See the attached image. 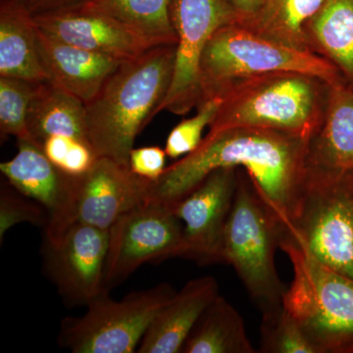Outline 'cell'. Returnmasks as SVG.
Instances as JSON below:
<instances>
[{
    "instance_id": "cell-4",
    "label": "cell",
    "mask_w": 353,
    "mask_h": 353,
    "mask_svg": "<svg viewBox=\"0 0 353 353\" xmlns=\"http://www.w3.org/2000/svg\"><path fill=\"white\" fill-rule=\"evenodd\" d=\"M280 248L294 269L285 307L318 353H353V279L325 266L289 236Z\"/></svg>"
},
{
    "instance_id": "cell-24",
    "label": "cell",
    "mask_w": 353,
    "mask_h": 353,
    "mask_svg": "<svg viewBox=\"0 0 353 353\" xmlns=\"http://www.w3.org/2000/svg\"><path fill=\"white\" fill-rule=\"evenodd\" d=\"M77 7L120 21L155 46H176L170 0H85Z\"/></svg>"
},
{
    "instance_id": "cell-16",
    "label": "cell",
    "mask_w": 353,
    "mask_h": 353,
    "mask_svg": "<svg viewBox=\"0 0 353 353\" xmlns=\"http://www.w3.org/2000/svg\"><path fill=\"white\" fill-rule=\"evenodd\" d=\"M304 181L353 182V90L331 85L322 124L308 139Z\"/></svg>"
},
{
    "instance_id": "cell-19",
    "label": "cell",
    "mask_w": 353,
    "mask_h": 353,
    "mask_svg": "<svg viewBox=\"0 0 353 353\" xmlns=\"http://www.w3.org/2000/svg\"><path fill=\"white\" fill-rule=\"evenodd\" d=\"M34 16L19 0L0 1V77L50 82L38 48Z\"/></svg>"
},
{
    "instance_id": "cell-8",
    "label": "cell",
    "mask_w": 353,
    "mask_h": 353,
    "mask_svg": "<svg viewBox=\"0 0 353 353\" xmlns=\"http://www.w3.org/2000/svg\"><path fill=\"white\" fill-rule=\"evenodd\" d=\"M287 236L325 266L353 279V182L304 181L294 229Z\"/></svg>"
},
{
    "instance_id": "cell-17",
    "label": "cell",
    "mask_w": 353,
    "mask_h": 353,
    "mask_svg": "<svg viewBox=\"0 0 353 353\" xmlns=\"http://www.w3.org/2000/svg\"><path fill=\"white\" fill-rule=\"evenodd\" d=\"M38 27V26H37ZM39 57L50 82L83 103H90L122 60L66 43L37 31Z\"/></svg>"
},
{
    "instance_id": "cell-12",
    "label": "cell",
    "mask_w": 353,
    "mask_h": 353,
    "mask_svg": "<svg viewBox=\"0 0 353 353\" xmlns=\"http://www.w3.org/2000/svg\"><path fill=\"white\" fill-rule=\"evenodd\" d=\"M0 171L16 190L38 202L48 216L44 228V245L57 243L74 220L76 182L78 176L67 175L31 141H18V152L0 164Z\"/></svg>"
},
{
    "instance_id": "cell-11",
    "label": "cell",
    "mask_w": 353,
    "mask_h": 353,
    "mask_svg": "<svg viewBox=\"0 0 353 353\" xmlns=\"http://www.w3.org/2000/svg\"><path fill=\"white\" fill-rule=\"evenodd\" d=\"M238 181L239 168L218 169L172 208L183 223L185 259L222 263L223 236Z\"/></svg>"
},
{
    "instance_id": "cell-29",
    "label": "cell",
    "mask_w": 353,
    "mask_h": 353,
    "mask_svg": "<svg viewBox=\"0 0 353 353\" xmlns=\"http://www.w3.org/2000/svg\"><path fill=\"white\" fill-rule=\"evenodd\" d=\"M21 223L46 227L48 216L38 202L25 196L7 182L0 192V240L10 228Z\"/></svg>"
},
{
    "instance_id": "cell-2",
    "label": "cell",
    "mask_w": 353,
    "mask_h": 353,
    "mask_svg": "<svg viewBox=\"0 0 353 353\" xmlns=\"http://www.w3.org/2000/svg\"><path fill=\"white\" fill-rule=\"evenodd\" d=\"M176 46L123 62L87 108L88 139L99 157L129 167L134 141L159 113L175 68Z\"/></svg>"
},
{
    "instance_id": "cell-10",
    "label": "cell",
    "mask_w": 353,
    "mask_h": 353,
    "mask_svg": "<svg viewBox=\"0 0 353 353\" xmlns=\"http://www.w3.org/2000/svg\"><path fill=\"white\" fill-rule=\"evenodd\" d=\"M170 13L176 37L175 68L159 112L183 116L201 104L199 67L209 41L240 17L226 0H170Z\"/></svg>"
},
{
    "instance_id": "cell-1",
    "label": "cell",
    "mask_w": 353,
    "mask_h": 353,
    "mask_svg": "<svg viewBox=\"0 0 353 353\" xmlns=\"http://www.w3.org/2000/svg\"><path fill=\"white\" fill-rule=\"evenodd\" d=\"M306 148V139L261 128L208 132L194 152L150 182L148 201L172 208L212 172L241 168L284 236L294 229L303 196Z\"/></svg>"
},
{
    "instance_id": "cell-25",
    "label": "cell",
    "mask_w": 353,
    "mask_h": 353,
    "mask_svg": "<svg viewBox=\"0 0 353 353\" xmlns=\"http://www.w3.org/2000/svg\"><path fill=\"white\" fill-rule=\"evenodd\" d=\"M39 83L0 77V134L32 141L28 128L30 108Z\"/></svg>"
},
{
    "instance_id": "cell-14",
    "label": "cell",
    "mask_w": 353,
    "mask_h": 353,
    "mask_svg": "<svg viewBox=\"0 0 353 353\" xmlns=\"http://www.w3.org/2000/svg\"><path fill=\"white\" fill-rule=\"evenodd\" d=\"M150 185L130 167L99 157L90 171L77 178L74 220L109 231L125 213L148 201Z\"/></svg>"
},
{
    "instance_id": "cell-6",
    "label": "cell",
    "mask_w": 353,
    "mask_h": 353,
    "mask_svg": "<svg viewBox=\"0 0 353 353\" xmlns=\"http://www.w3.org/2000/svg\"><path fill=\"white\" fill-rule=\"evenodd\" d=\"M281 71L310 74L330 85L345 83L325 58L269 41L236 22L218 30L202 53L201 102L220 97L234 83Z\"/></svg>"
},
{
    "instance_id": "cell-28",
    "label": "cell",
    "mask_w": 353,
    "mask_h": 353,
    "mask_svg": "<svg viewBox=\"0 0 353 353\" xmlns=\"http://www.w3.org/2000/svg\"><path fill=\"white\" fill-rule=\"evenodd\" d=\"M41 148L55 166L71 176L85 175L99 158L90 143L73 137L51 136Z\"/></svg>"
},
{
    "instance_id": "cell-21",
    "label": "cell",
    "mask_w": 353,
    "mask_h": 353,
    "mask_svg": "<svg viewBox=\"0 0 353 353\" xmlns=\"http://www.w3.org/2000/svg\"><path fill=\"white\" fill-rule=\"evenodd\" d=\"M28 128L32 141L41 146L51 136L73 137L88 143L85 104L50 82L39 83Z\"/></svg>"
},
{
    "instance_id": "cell-23",
    "label": "cell",
    "mask_w": 353,
    "mask_h": 353,
    "mask_svg": "<svg viewBox=\"0 0 353 353\" xmlns=\"http://www.w3.org/2000/svg\"><path fill=\"white\" fill-rule=\"evenodd\" d=\"M182 353H255L241 313L218 296L194 325Z\"/></svg>"
},
{
    "instance_id": "cell-32",
    "label": "cell",
    "mask_w": 353,
    "mask_h": 353,
    "mask_svg": "<svg viewBox=\"0 0 353 353\" xmlns=\"http://www.w3.org/2000/svg\"><path fill=\"white\" fill-rule=\"evenodd\" d=\"M226 1L238 13L240 20L252 15L260 3V0H226Z\"/></svg>"
},
{
    "instance_id": "cell-5",
    "label": "cell",
    "mask_w": 353,
    "mask_h": 353,
    "mask_svg": "<svg viewBox=\"0 0 353 353\" xmlns=\"http://www.w3.org/2000/svg\"><path fill=\"white\" fill-rule=\"evenodd\" d=\"M280 227L265 206L243 169L222 243V263L234 267L262 315L284 306L287 288L279 278L275 252L280 248Z\"/></svg>"
},
{
    "instance_id": "cell-13",
    "label": "cell",
    "mask_w": 353,
    "mask_h": 353,
    "mask_svg": "<svg viewBox=\"0 0 353 353\" xmlns=\"http://www.w3.org/2000/svg\"><path fill=\"white\" fill-rule=\"evenodd\" d=\"M109 232L74 223L53 245H44L48 275L65 301L85 304L103 292Z\"/></svg>"
},
{
    "instance_id": "cell-7",
    "label": "cell",
    "mask_w": 353,
    "mask_h": 353,
    "mask_svg": "<svg viewBox=\"0 0 353 353\" xmlns=\"http://www.w3.org/2000/svg\"><path fill=\"white\" fill-rule=\"evenodd\" d=\"M175 294L167 283L121 301L103 290L87 304L85 314L62 320L58 341L73 353L137 352L155 316Z\"/></svg>"
},
{
    "instance_id": "cell-26",
    "label": "cell",
    "mask_w": 353,
    "mask_h": 353,
    "mask_svg": "<svg viewBox=\"0 0 353 353\" xmlns=\"http://www.w3.org/2000/svg\"><path fill=\"white\" fill-rule=\"evenodd\" d=\"M262 353H318L299 323L283 306L271 314L262 315Z\"/></svg>"
},
{
    "instance_id": "cell-31",
    "label": "cell",
    "mask_w": 353,
    "mask_h": 353,
    "mask_svg": "<svg viewBox=\"0 0 353 353\" xmlns=\"http://www.w3.org/2000/svg\"><path fill=\"white\" fill-rule=\"evenodd\" d=\"M26 8L32 14L51 12L60 9L70 8L80 6L85 0H19Z\"/></svg>"
},
{
    "instance_id": "cell-27",
    "label": "cell",
    "mask_w": 353,
    "mask_h": 353,
    "mask_svg": "<svg viewBox=\"0 0 353 353\" xmlns=\"http://www.w3.org/2000/svg\"><path fill=\"white\" fill-rule=\"evenodd\" d=\"M222 104V97H216L202 101L194 117L182 121L170 132L165 143L167 157L172 159L185 157L199 148L202 134L210 126Z\"/></svg>"
},
{
    "instance_id": "cell-30",
    "label": "cell",
    "mask_w": 353,
    "mask_h": 353,
    "mask_svg": "<svg viewBox=\"0 0 353 353\" xmlns=\"http://www.w3.org/2000/svg\"><path fill=\"white\" fill-rule=\"evenodd\" d=\"M166 152L159 146L132 148L129 158V167L137 176L154 182L166 169Z\"/></svg>"
},
{
    "instance_id": "cell-22",
    "label": "cell",
    "mask_w": 353,
    "mask_h": 353,
    "mask_svg": "<svg viewBox=\"0 0 353 353\" xmlns=\"http://www.w3.org/2000/svg\"><path fill=\"white\" fill-rule=\"evenodd\" d=\"M325 1L260 0L255 12L238 23L269 41L294 50L310 51L306 27Z\"/></svg>"
},
{
    "instance_id": "cell-18",
    "label": "cell",
    "mask_w": 353,
    "mask_h": 353,
    "mask_svg": "<svg viewBox=\"0 0 353 353\" xmlns=\"http://www.w3.org/2000/svg\"><path fill=\"white\" fill-rule=\"evenodd\" d=\"M218 296L219 285L212 276L189 281L155 316L137 352H181L202 313Z\"/></svg>"
},
{
    "instance_id": "cell-15",
    "label": "cell",
    "mask_w": 353,
    "mask_h": 353,
    "mask_svg": "<svg viewBox=\"0 0 353 353\" xmlns=\"http://www.w3.org/2000/svg\"><path fill=\"white\" fill-rule=\"evenodd\" d=\"M32 16L39 29L48 36L122 61L138 58L158 46L124 23L80 7Z\"/></svg>"
},
{
    "instance_id": "cell-20",
    "label": "cell",
    "mask_w": 353,
    "mask_h": 353,
    "mask_svg": "<svg viewBox=\"0 0 353 353\" xmlns=\"http://www.w3.org/2000/svg\"><path fill=\"white\" fill-rule=\"evenodd\" d=\"M306 34L309 50L333 64L353 90V0H326Z\"/></svg>"
},
{
    "instance_id": "cell-9",
    "label": "cell",
    "mask_w": 353,
    "mask_h": 353,
    "mask_svg": "<svg viewBox=\"0 0 353 353\" xmlns=\"http://www.w3.org/2000/svg\"><path fill=\"white\" fill-rule=\"evenodd\" d=\"M109 245L103 290L112 289L141 265L185 257L183 223L164 204L146 201L114 223Z\"/></svg>"
},
{
    "instance_id": "cell-3",
    "label": "cell",
    "mask_w": 353,
    "mask_h": 353,
    "mask_svg": "<svg viewBox=\"0 0 353 353\" xmlns=\"http://www.w3.org/2000/svg\"><path fill=\"white\" fill-rule=\"evenodd\" d=\"M331 85L310 74L281 71L234 83L211 123L216 132L239 127L273 130L308 139L322 124Z\"/></svg>"
}]
</instances>
